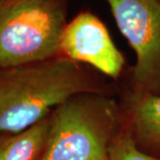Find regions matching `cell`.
<instances>
[{"instance_id":"cell-1","label":"cell","mask_w":160,"mask_h":160,"mask_svg":"<svg viewBox=\"0 0 160 160\" xmlns=\"http://www.w3.org/2000/svg\"><path fill=\"white\" fill-rule=\"evenodd\" d=\"M101 89L78 63L59 55L0 70V134L22 132L76 95Z\"/></svg>"},{"instance_id":"cell-2","label":"cell","mask_w":160,"mask_h":160,"mask_svg":"<svg viewBox=\"0 0 160 160\" xmlns=\"http://www.w3.org/2000/svg\"><path fill=\"white\" fill-rule=\"evenodd\" d=\"M119 122L113 100L96 92L71 97L50 114L48 138L40 160H105Z\"/></svg>"},{"instance_id":"cell-3","label":"cell","mask_w":160,"mask_h":160,"mask_svg":"<svg viewBox=\"0 0 160 160\" xmlns=\"http://www.w3.org/2000/svg\"><path fill=\"white\" fill-rule=\"evenodd\" d=\"M66 0H7L0 6V70L60 55Z\"/></svg>"},{"instance_id":"cell-4","label":"cell","mask_w":160,"mask_h":160,"mask_svg":"<svg viewBox=\"0 0 160 160\" xmlns=\"http://www.w3.org/2000/svg\"><path fill=\"white\" fill-rule=\"evenodd\" d=\"M136 54L133 92L160 94V0H107Z\"/></svg>"},{"instance_id":"cell-5","label":"cell","mask_w":160,"mask_h":160,"mask_svg":"<svg viewBox=\"0 0 160 160\" xmlns=\"http://www.w3.org/2000/svg\"><path fill=\"white\" fill-rule=\"evenodd\" d=\"M60 55L91 65L100 72L117 78L125 64L102 22L89 12H83L67 23L60 42Z\"/></svg>"},{"instance_id":"cell-6","label":"cell","mask_w":160,"mask_h":160,"mask_svg":"<svg viewBox=\"0 0 160 160\" xmlns=\"http://www.w3.org/2000/svg\"><path fill=\"white\" fill-rule=\"evenodd\" d=\"M127 115L128 127L139 148L160 158V94L131 92Z\"/></svg>"},{"instance_id":"cell-7","label":"cell","mask_w":160,"mask_h":160,"mask_svg":"<svg viewBox=\"0 0 160 160\" xmlns=\"http://www.w3.org/2000/svg\"><path fill=\"white\" fill-rule=\"evenodd\" d=\"M50 115L34 126L11 134H0V160H40L46 148Z\"/></svg>"},{"instance_id":"cell-8","label":"cell","mask_w":160,"mask_h":160,"mask_svg":"<svg viewBox=\"0 0 160 160\" xmlns=\"http://www.w3.org/2000/svg\"><path fill=\"white\" fill-rule=\"evenodd\" d=\"M105 160H160L139 148L128 126L120 127L109 144Z\"/></svg>"},{"instance_id":"cell-9","label":"cell","mask_w":160,"mask_h":160,"mask_svg":"<svg viewBox=\"0 0 160 160\" xmlns=\"http://www.w3.org/2000/svg\"><path fill=\"white\" fill-rule=\"evenodd\" d=\"M7 0H0V6L2 5V4H4L5 2H6Z\"/></svg>"}]
</instances>
